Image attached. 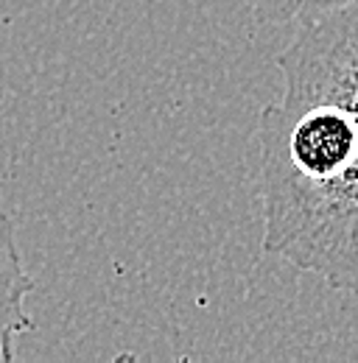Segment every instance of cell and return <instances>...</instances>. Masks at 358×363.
Wrapping results in <instances>:
<instances>
[{
    "mask_svg": "<svg viewBox=\"0 0 358 363\" xmlns=\"http://www.w3.org/2000/svg\"><path fill=\"white\" fill-rule=\"evenodd\" d=\"M34 288L37 282L23 263L14 221L0 196V363L14 361L17 338L37 330V321L26 305Z\"/></svg>",
    "mask_w": 358,
    "mask_h": 363,
    "instance_id": "2",
    "label": "cell"
},
{
    "mask_svg": "<svg viewBox=\"0 0 358 363\" xmlns=\"http://www.w3.org/2000/svg\"><path fill=\"white\" fill-rule=\"evenodd\" d=\"M255 23L261 26H283L303 14L305 0H244Z\"/></svg>",
    "mask_w": 358,
    "mask_h": 363,
    "instance_id": "3",
    "label": "cell"
},
{
    "mask_svg": "<svg viewBox=\"0 0 358 363\" xmlns=\"http://www.w3.org/2000/svg\"><path fill=\"white\" fill-rule=\"evenodd\" d=\"M358 0H305L303 6V14H322V11H333V9H342V6H350Z\"/></svg>",
    "mask_w": 358,
    "mask_h": 363,
    "instance_id": "4",
    "label": "cell"
},
{
    "mask_svg": "<svg viewBox=\"0 0 358 363\" xmlns=\"http://www.w3.org/2000/svg\"><path fill=\"white\" fill-rule=\"evenodd\" d=\"M258 118L264 252L358 296V3L308 14Z\"/></svg>",
    "mask_w": 358,
    "mask_h": 363,
    "instance_id": "1",
    "label": "cell"
}]
</instances>
